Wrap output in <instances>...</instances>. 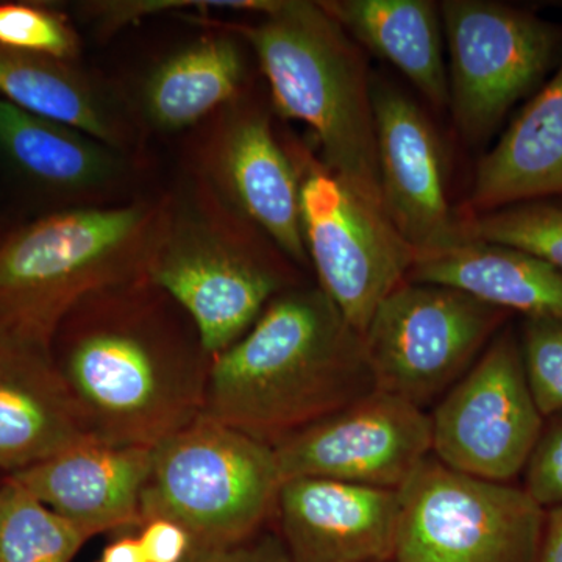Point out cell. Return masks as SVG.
Instances as JSON below:
<instances>
[{
    "label": "cell",
    "instance_id": "cell-1",
    "mask_svg": "<svg viewBox=\"0 0 562 562\" xmlns=\"http://www.w3.org/2000/svg\"><path fill=\"white\" fill-rule=\"evenodd\" d=\"M50 355L91 441L154 449L202 414L213 357L187 312L147 277L80 299Z\"/></svg>",
    "mask_w": 562,
    "mask_h": 562
},
{
    "label": "cell",
    "instance_id": "cell-2",
    "mask_svg": "<svg viewBox=\"0 0 562 562\" xmlns=\"http://www.w3.org/2000/svg\"><path fill=\"white\" fill-rule=\"evenodd\" d=\"M372 391L362 336L319 286L303 283L213 358L202 416L276 447Z\"/></svg>",
    "mask_w": 562,
    "mask_h": 562
},
{
    "label": "cell",
    "instance_id": "cell-3",
    "mask_svg": "<svg viewBox=\"0 0 562 562\" xmlns=\"http://www.w3.org/2000/svg\"><path fill=\"white\" fill-rule=\"evenodd\" d=\"M249 44L268 80L271 106L308 125L321 161L383 211L372 81L361 46L319 2L281 0L255 22L211 21Z\"/></svg>",
    "mask_w": 562,
    "mask_h": 562
},
{
    "label": "cell",
    "instance_id": "cell-4",
    "mask_svg": "<svg viewBox=\"0 0 562 562\" xmlns=\"http://www.w3.org/2000/svg\"><path fill=\"white\" fill-rule=\"evenodd\" d=\"M147 279L187 312L213 358L303 284L302 269L191 171L165 194Z\"/></svg>",
    "mask_w": 562,
    "mask_h": 562
},
{
    "label": "cell",
    "instance_id": "cell-5",
    "mask_svg": "<svg viewBox=\"0 0 562 562\" xmlns=\"http://www.w3.org/2000/svg\"><path fill=\"white\" fill-rule=\"evenodd\" d=\"M165 194L63 209L0 241V331L50 349L63 317L92 291L147 277Z\"/></svg>",
    "mask_w": 562,
    "mask_h": 562
},
{
    "label": "cell",
    "instance_id": "cell-6",
    "mask_svg": "<svg viewBox=\"0 0 562 562\" xmlns=\"http://www.w3.org/2000/svg\"><path fill=\"white\" fill-rule=\"evenodd\" d=\"M281 484L273 447L201 414L151 449L140 513L180 524L194 547L225 546L276 519Z\"/></svg>",
    "mask_w": 562,
    "mask_h": 562
},
{
    "label": "cell",
    "instance_id": "cell-7",
    "mask_svg": "<svg viewBox=\"0 0 562 562\" xmlns=\"http://www.w3.org/2000/svg\"><path fill=\"white\" fill-rule=\"evenodd\" d=\"M512 316L453 288L405 281L362 335L375 390L422 409L441 401Z\"/></svg>",
    "mask_w": 562,
    "mask_h": 562
},
{
    "label": "cell",
    "instance_id": "cell-8",
    "mask_svg": "<svg viewBox=\"0 0 562 562\" xmlns=\"http://www.w3.org/2000/svg\"><path fill=\"white\" fill-rule=\"evenodd\" d=\"M394 562H536L546 509L524 487L427 458L401 490Z\"/></svg>",
    "mask_w": 562,
    "mask_h": 562
},
{
    "label": "cell",
    "instance_id": "cell-9",
    "mask_svg": "<svg viewBox=\"0 0 562 562\" xmlns=\"http://www.w3.org/2000/svg\"><path fill=\"white\" fill-rule=\"evenodd\" d=\"M301 183L303 241L321 288L360 335L405 283L416 250L386 214L351 190L302 143L286 146Z\"/></svg>",
    "mask_w": 562,
    "mask_h": 562
},
{
    "label": "cell",
    "instance_id": "cell-10",
    "mask_svg": "<svg viewBox=\"0 0 562 562\" xmlns=\"http://www.w3.org/2000/svg\"><path fill=\"white\" fill-rule=\"evenodd\" d=\"M449 106L468 140H484L562 60V25L520 7L443 0Z\"/></svg>",
    "mask_w": 562,
    "mask_h": 562
},
{
    "label": "cell",
    "instance_id": "cell-11",
    "mask_svg": "<svg viewBox=\"0 0 562 562\" xmlns=\"http://www.w3.org/2000/svg\"><path fill=\"white\" fill-rule=\"evenodd\" d=\"M430 417L432 457L442 464L497 483L524 473L546 417L532 398L513 325L494 336Z\"/></svg>",
    "mask_w": 562,
    "mask_h": 562
},
{
    "label": "cell",
    "instance_id": "cell-12",
    "mask_svg": "<svg viewBox=\"0 0 562 562\" xmlns=\"http://www.w3.org/2000/svg\"><path fill=\"white\" fill-rule=\"evenodd\" d=\"M202 124L188 171L260 228L297 268L312 269L303 241L297 169L276 138L265 101L246 87Z\"/></svg>",
    "mask_w": 562,
    "mask_h": 562
},
{
    "label": "cell",
    "instance_id": "cell-13",
    "mask_svg": "<svg viewBox=\"0 0 562 562\" xmlns=\"http://www.w3.org/2000/svg\"><path fill=\"white\" fill-rule=\"evenodd\" d=\"M284 480H335L398 491L432 453L430 414L372 391L273 447Z\"/></svg>",
    "mask_w": 562,
    "mask_h": 562
},
{
    "label": "cell",
    "instance_id": "cell-14",
    "mask_svg": "<svg viewBox=\"0 0 562 562\" xmlns=\"http://www.w3.org/2000/svg\"><path fill=\"white\" fill-rule=\"evenodd\" d=\"M384 214L409 246L441 250L464 241L447 198L441 140L427 114L387 83H372Z\"/></svg>",
    "mask_w": 562,
    "mask_h": 562
},
{
    "label": "cell",
    "instance_id": "cell-15",
    "mask_svg": "<svg viewBox=\"0 0 562 562\" xmlns=\"http://www.w3.org/2000/svg\"><path fill=\"white\" fill-rule=\"evenodd\" d=\"M276 520L291 562H394L398 491L335 480H284Z\"/></svg>",
    "mask_w": 562,
    "mask_h": 562
},
{
    "label": "cell",
    "instance_id": "cell-16",
    "mask_svg": "<svg viewBox=\"0 0 562 562\" xmlns=\"http://www.w3.org/2000/svg\"><path fill=\"white\" fill-rule=\"evenodd\" d=\"M150 465L151 449L85 439L9 476L50 512L94 538L139 528Z\"/></svg>",
    "mask_w": 562,
    "mask_h": 562
},
{
    "label": "cell",
    "instance_id": "cell-17",
    "mask_svg": "<svg viewBox=\"0 0 562 562\" xmlns=\"http://www.w3.org/2000/svg\"><path fill=\"white\" fill-rule=\"evenodd\" d=\"M0 154L25 179L61 195L72 209L116 205L136 179L132 154L5 99H0Z\"/></svg>",
    "mask_w": 562,
    "mask_h": 562
},
{
    "label": "cell",
    "instance_id": "cell-18",
    "mask_svg": "<svg viewBox=\"0 0 562 562\" xmlns=\"http://www.w3.org/2000/svg\"><path fill=\"white\" fill-rule=\"evenodd\" d=\"M50 349L0 331V471H25L85 441Z\"/></svg>",
    "mask_w": 562,
    "mask_h": 562
},
{
    "label": "cell",
    "instance_id": "cell-19",
    "mask_svg": "<svg viewBox=\"0 0 562 562\" xmlns=\"http://www.w3.org/2000/svg\"><path fill=\"white\" fill-rule=\"evenodd\" d=\"M0 94L29 113L125 154L138 144L139 122L132 102L74 61L0 46Z\"/></svg>",
    "mask_w": 562,
    "mask_h": 562
},
{
    "label": "cell",
    "instance_id": "cell-20",
    "mask_svg": "<svg viewBox=\"0 0 562 562\" xmlns=\"http://www.w3.org/2000/svg\"><path fill=\"white\" fill-rule=\"evenodd\" d=\"M562 199V60L479 161L469 213Z\"/></svg>",
    "mask_w": 562,
    "mask_h": 562
},
{
    "label": "cell",
    "instance_id": "cell-21",
    "mask_svg": "<svg viewBox=\"0 0 562 562\" xmlns=\"http://www.w3.org/2000/svg\"><path fill=\"white\" fill-rule=\"evenodd\" d=\"M213 27L151 68L139 87V124L176 133L209 120L246 88L243 40L211 21Z\"/></svg>",
    "mask_w": 562,
    "mask_h": 562
},
{
    "label": "cell",
    "instance_id": "cell-22",
    "mask_svg": "<svg viewBox=\"0 0 562 562\" xmlns=\"http://www.w3.org/2000/svg\"><path fill=\"white\" fill-rule=\"evenodd\" d=\"M406 281L453 288L524 317L562 321V272L512 247L464 239L420 251Z\"/></svg>",
    "mask_w": 562,
    "mask_h": 562
},
{
    "label": "cell",
    "instance_id": "cell-23",
    "mask_svg": "<svg viewBox=\"0 0 562 562\" xmlns=\"http://www.w3.org/2000/svg\"><path fill=\"white\" fill-rule=\"evenodd\" d=\"M319 5L361 47L401 70L435 109L449 106L439 5L430 0H325Z\"/></svg>",
    "mask_w": 562,
    "mask_h": 562
},
{
    "label": "cell",
    "instance_id": "cell-24",
    "mask_svg": "<svg viewBox=\"0 0 562 562\" xmlns=\"http://www.w3.org/2000/svg\"><path fill=\"white\" fill-rule=\"evenodd\" d=\"M91 536L5 475L0 483V562H72Z\"/></svg>",
    "mask_w": 562,
    "mask_h": 562
},
{
    "label": "cell",
    "instance_id": "cell-25",
    "mask_svg": "<svg viewBox=\"0 0 562 562\" xmlns=\"http://www.w3.org/2000/svg\"><path fill=\"white\" fill-rule=\"evenodd\" d=\"M462 239L512 247L562 272V199H542L462 214Z\"/></svg>",
    "mask_w": 562,
    "mask_h": 562
},
{
    "label": "cell",
    "instance_id": "cell-26",
    "mask_svg": "<svg viewBox=\"0 0 562 562\" xmlns=\"http://www.w3.org/2000/svg\"><path fill=\"white\" fill-rule=\"evenodd\" d=\"M0 46L74 61L80 40L68 18L47 7L0 5Z\"/></svg>",
    "mask_w": 562,
    "mask_h": 562
},
{
    "label": "cell",
    "instance_id": "cell-27",
    "mask_svg": "<svg viewBox=\"0 0 562 562\" xmlns=\"http://www.w3.org/2000/svg\"><path fill=\"white\" fill-rule=\"evenodd\" d=\"M519 336L532 398L549 419L562 413V321L524 317Z\"/></svg>",
    "mask_w": 562,
    "mask_h": 562
},
{
    "label": "cell",
    "instance_id": "cell-28",
    "mask_svg": "<svg viewBox=\"0 0 562 562\" xmlns=\"http://www.w3.org/2000/svg\"><path fill=\"white\" fill-rule=\"evenodd\" d=\"M187 9H220L249 13L250 0H217V2H190V0H101L80 3L79 11L101 35L121 31L125 25L165 11Z\"/></svg>",
    "mask_w": 562,
    "mask_h": 562
},
{
    "label": "cell",
    "instance_id": "cell-29",
    "mask_svg": "<svg viewBox=\"0 0 562 562\" xmlns=\"http://www.w3.org/2000/svg\"><path fill=\"white\" fill-rule=\"evenodd\" d=\"M524 482L525 492L543 509L562 505V413L546 419Z\"/></svg>",
    "mask_w": 562,
    "mask_h": 562
},
{
    "label": "cell",
    "instance_id": "cell-30",
    "mask_svg": "<svg viewBox=\"0 0 562 562\" xmlns=\"http://www.w3.org/2000/svg\"><path fill=\"white\" fill-rule=\"evenodd\" d=\"M184 562H291L279 530L268 527L244 541L225 546L192 547Z\"/></svg>",
    "mask_w": 562,
    "mask_h": 562
},
{
    "label": "cell",
    "instance_id": "cell-31",
    "mask_svg": "<svg viewBox=\"0 0 562 562\" xmlns=\"http://www.w3.org/2000/svg\"><path fill=\"white\" fill-rule=\"evenodd\" d=\"M138 530L147 562H184L194 547L187 528L166 517L144 519Z\"/></svg>",
    "mask_w": 562,
    "mask_h": 562
},
{
    "label": "cell",
    "instance_id": "cell-32",
    "mask_svg": "<svg viewBox=\"0 0 562 562\" xmlns=\"http://www.w3.org/2000/svg\"><path fill=\"white\" fill-rule=\"evenodd\" d=\"M536 562H562V505L546 509Z\"/></svg>",
    "mask_w": 562,
    "mask_h": 562
},
{
    "label": "cell",
    "instance_id": "cell-33",
    "mask_svg": "<svg viewBox=\"0 0 562 562\" xmlns=\"http://www.w3.org/2000/svg\"><path fill=\"white\" fill-rule=\"evenodd\" d=\"M95 562H147L138 536L121 535L102 550Z\"/></svg>",
    "mask_w": 562,
    "mask_h": 562
},
{
    "label": "cell",
    "instance_id": "cell-34",
    "mask_svg": "<svg viewBox=\"0 0 562 562\" xmlns=\"http://www.w3.org/2000/svg\"><path fill=\"white\" fill-rule=\"evenodd\" d=\"M0 483H2V480H0Z\"/></svg>",
    "mask_w": 562,
    "mask_h": 562
}]
</instances>
